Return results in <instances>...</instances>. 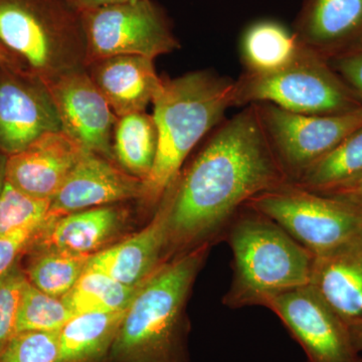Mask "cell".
<instances>
[{
	"instance_id": "8fae6325",
	"label": "cell",
	"mask_w": 362,
	"mask_h": 362,
	"mask_svg": "<svg viewBox=\"0 0 362 362\" xmlns=\"http://www.w3.org/2000/svg\"><path fill=\"white\" fill-rule=\"evenodd\" d=\"M62 128L88 151L112 160L114 128L118 117L90 78L87 69L47 83Z\"/></svg>"
},
{
	"instance_id": "52a82bcc",
	"label": "cell",
	"mask_w": 362,
	"mask_h": 362,
	"mask_svg": "<svg viewBox=\"0 0 362 362\" xmlns=\"http://www.w3.org/2000/svg\"><path fill=\"white\" fill-rule=\"evenodd\" d=\"M246 206L275 221L314 256L362 233L361 206L290 182L256 195Z\"/></svg>"
},
{
	"instance_id": "1f68e13d",
	"label": "cell",
	"mask_w": 362,
	"mask_h": 362,
	"mask_svg": "<svg viewBox=\"0 0 362 362\" xmlns=\"http://www.w3.org/2000/svg\"><path fill=\"white\" fill-rule=\"evenodd\" d=\"M328 197L345 199V201H349L362 207V177L354 185H352L351 187L345 188V189L337 192V194L328 195Z\"/></svg>"
},
{
	"instance_id": "603a6c76",
	"label": "cell",
	"mask_w": 362,
	"mask_h": 362,
	"mask_svg": "<svg viewBox=\"0 0 362 362\" xmlns=\"http://www.w3.org/2000/svg\"><path fill=\"white\" fill-rule=\"evenodd\" d=\"M158 133L153 116L145 112L117 119L113 135V154L126 173L146 180L156 160Z\"/></svg>"
},
{
	"instance_id": "4dcf8cb0",
	"label": "cell",
	"mask_w": 362,
	"mask_h": 362,
	"mask_svg": "<svg viewBox=\"0 0 362 362\" xmlns=\"http://www.w3.org/2000/svg\"><path fill=\"white\" fill-rule=\"evenodd\" d=\"M37 233L35 230H20L0 238V277L20 259Z\"/></svg>"
},
{
	"instance_id": "ba28073f",
	"label": "cell",
	"mask_w": 362,
	"mask_h": 362,
	"mask_svg": "<svg viewBox=\"0 0 362 362\" xmlns=\"http://www.w3.org/2000/svg\"><path fill=\"white\" fill-rule=\"evenodd\" d=\"M82 16L87 66L117 56L154 59L180 47L168 16L152 0L86 9Z\"/></svg>"
},
{
	"instance_id": "7c38bea8",
	"label": "cell",
	"mask_w": 362,
	"mask_h": 362,
	"mask_svg": "<svg viewBox=\"0 0 362 362\" xmlns=\"http://www.w3.org/2000/svg\"><path fill=\"white\" fill-rule=\"evenodd\" d=\"M62 130L56 104L45 82L30 74L0 77V152L13 156L42 136Z\"/></svg>"
},
{
	"instance_id": "ffe728a7",
	"label": "cell",
	"mask_w": 362,
	"mask_h": 362,
	"mask_svg": "<svg viewBox=\"0 0 362 362\" xmlns=\"http://www.w3.org/2000/svg\"><path fill=\"white\" fill-rule=\"evenodd\" d=\"M126 311L78 314L59 330L54 362H106Z\"/></svg>"
},
{
	"instance_id": "f546056e",
	"label": "cell",
	"mask_w": 362,
	"mask_h": 362,
	"mask_svg": "<svg viewBox=\"0 0 362 362\" xmlns=\"http://www.w3.org/2000/svg\"><path fill=\"white\" fill-rule=\"evenodd\" d=\"M327 59L331 68L362 100V44Z\"/></svg>"
},
{
	"instance_id": "d6986e66",
	"label": "cell",
	"mask_w": 362,
	"mask_h": 362,
	"mask_svg": "<svg viewBox=\"0 0 362 362\" xmlns=\"http://www.w3.org/2000/svg\"><path fill=\"white\" fill-rule=\"evenodd\" d=\"M120 221V211L109 206L69 214L45 223L26 250L54 247L92 256L113 237Z\"/></svg>"
},
{
	"instance_id": "f1b7e54d",
	"label": "cell",
	"mask_w": 362,
	"mask_h": 362,
	"mask_svg": "<svg viewBox=\"0 0 362 362\" xmlns=\"http://www.w3.org/2000/svg\"><path fill=\"white\" fill-rule=\"evenodd\" d=\"M28 278L20 262L0 277V354L16 333L21 293Z\"/></svg>"
},
{
	"instance_id": "5b68a950",
	"label": "cell",
	"mask_w": 362,
	"mask_h": 362,
	"mask_svg": "<svg viewBox=\"0 0 362 362\" xmlns=\"http://www.w3.org/2000/svg\"><path fill=\"white\" fill-rule=\"evenodd\" d=\"M0 45L45 84L87 69L82 11L71 0H0Z\"/></svg>"
},
{
	"instance_id": "3957f363",
	"label": "cell",
	"mask_w": 362,
	"mask_h": 362,
	"mask_svg": "<svg viewBox=\"0 0 362 362\" xmlns=\"http://www.w3.org/2000/svg\"><path fill=\"white\" fill-rule=\"evenodd\" d=\"M209 246L162 264L140 286L106 362H187L185 305Z\"/></svg>"
},
{
	"instance_id": "cb8c5ba5",
	"label": "cell",
	"mask_w": 362,
	"mask_h": 362,
	"mask_svg": "<svg viewBox=\"0 0 362 362\" xmlns=\"http://www.w3.org/2000/svg\"><path fill=\"white\" fill-rule=\"evenodd\" d=\"M139 287L124 285L103 272L87 268L71 291L62 299L75 315L125 311L132 303Z\"/></svg>"
},
{
	"instance_id": "836d02e7",
	"label": "cell",
	"mask_w": 362,
	"mask_h": 362,
	"mask_svg": "<svg viewBox=\"0 0 362 362\" xmlns=\"http://www.w3.org/2000/svg\"><path fill=\"white\" fill-rule=\"evenodd\" d=\"M349 329L356 349L359 352H362V321L361 322L350 324Z\"/></svg>"
},
{
	"instance_id": "4fadbf2b",
	"label": "cell",
	"mask_w": 362,
	"mask_h": 362,
	"mask_svg": "<svg viewBox=\"0 0 362 362\" xmlns=\"http://www.w3.org/2000/svg\"><path fill=\"white\" fill-rule=\"evenodd\" d=\"M142 185L139 178L87 150L52 199L49 221L76 211L141 197Z\"/></svg>"
},
{
	"instance_id": "4316f807",
	"label": "cell",
	"mask_w": 362,
	"mask_h": 362,
	"mask_svg": "<svg viewBox=\"0 0 362 362\" xmlns=\"http://www.w3.org/2000/svg\"><path fill=\"white\" fill-rule=\"evenodd\" d=\"M75 316L62 298L40 291L28 280L21 293L16 333L59 331Z\"/></svg>"
},
{
	"instance_id": "d6a6232c",
	"label": "cell",
	"mask_w": 362,
	"mask_h": 362,
	"mask_svg": "<svg viewBox=\"0 0 362 362\" xmlns=\"http://www.w3.org/2000/svg\"><path fill=\"white\" fill-rule=\"evenodd\" d=\"M130 1H133V0H71V4L78 9H80L81 11Z\"/></svg>"
},
{
	"instance_id": "e0dca14e",
	"label": "cell",
	"mask_w": 362,
	"mask_h": 362,
	"mask_svg": "<svg viewBox=\"0 0 362 362\" xmlns=\"http://www.w3.org/2000/svg\"><path fill=\"white\" fill-rule=\"evenodd\" d=\"M89 75L117 117L145 112L153 101L162 78L154 59L117 56L93 62Z\"/></svg>"
},
{
	"instance_id": "9c48e42d",
	"label": "cell",
	"mask_w": 362,
	"mask_h": 362,
	"mask_svg": "<svg viewBox=\"0 0 362 362\" xmlns=\"http://www.w3.org/2000/svg\"><path fill=\"white\" fill-rule=\"evenodd\" d=\"M279 165L290 183L362 126V107L346 113L308 115L271 103L252 104Z\"/></svg>"
},
{
	"instance_id": "5bb4252c",
	"label": "cell",
	"mask_w": 362,
	"mask_h": 362,
	"mask_svg": "<svg viewBox=\"0 0 362 362\" xmlns=\"http://www.w3.org/2000/svg\"><path fill=\"white\" fill-rule=\"evenodd\" d=\"M86 151L63 130L47 133L7 156L6 180L26 194L52 201Z\"/></svg>"
},
{
	"instance_id": "44dd1931",
	"label": "cell",
	"mask_w": 362,
	"mask_h": 362,
	"mask_svg": "<svg viewBox=\"0 0 362 362\" xmlns=\"http://www.w3.org/2000/svg\"><path fill=\"white\" fill-rule=\"evenodd\" d=\"M303 45L294 32L275 21H259L244 33L240 58L250 75H269L295 61Z\"/></svg>"
},
{
	"instance_id": "30bf717a",
	"label": "cell",
	"mask_w": 362,
	"mask_h": 362,
	"mask_svg": "<svg viewBox=\"0 0 362 362\" xmlns=\"http://www.w3.org/2000/svg\"><path fill=\"white\" fill-rule=\"evenodd\" d=\"M266 308L280 318L309 362H362L349 324L310 285L273 298Z\"/></svg>"
},
{
	"instance_id": "e575fe53",
	"label": "cell",
	"mask_w": 362,
	"mask_h": 362,
	"mask_svg": "<svg viewBox=\"0 0 362 362\" xmlns=\"http://www.w3.org/2000/svg\"><path fill=\"white\" fill-rule=\"evenodd\" d=\"M7 156L0 152V192L6 182V169Z\"/></svg>"
},
{
	"instance_id": "9a60e30c",
	"label": "cell",
	"mask_w": 362,
	"mask_h": 362,
	"mask_svg": "<svg viewBox=\"0 0 362 362\" xmlns=\"http://www.w3.org/2000/svg\"><path fill=\"white\" fill-rule=\"evenodd\" d=\"M326 59L362 44V0H304L294 30Z\"/></svg>"
},
{
	"instance_id": "83f0119b",
	"label": "cell",
	"mask_w": 362,
	"mask_h": 362,
	"mask_svg": "<svg viewBox=\"0 0 362 362\" xmlns=\"http://www.w3.org/2000/svg\"><path fill=\"white\" fill-rule=\"evenodd\" d=\"M59 332L23 331L0 354V362H54L58 354Z\"/></svg>"
},
{
	"instance_id": "484cf974",
	"label": "cell",
	"mask_w": 362,
	"mask_h": 362,
	"mask_svg": "<svg viewBox=\"0 0 362 362\" xmlns=\"http://www.w3.org/2000/svg\"><path fill=\"white\" fill-rule=\"evenodd\" d=\"M51 204V199L26 194L6 180L0 192V238L20 230L39 233L49 221Z\"/></svg>"
},
{
	"instance_id": "d590c367",
	"label": "cell",
	"mask_w": 362,
	"mask_h": 362,
	"mask_svg": "<svg viewBox=\"0 0 362 362\" xmlns=\"http://www.w3.org/2000/svg\"><path fill=\"white\" fill-rule=\"evenodd\" d=\"M13 59L9 56L8 52L0 45V66H11L13 64ZM14 64V63H13Z\"/></svg>"
},
{
	"instance_id": "6da1fadb",
	"label": "cell",
	"mask_w": 362,
	"mask_h": 362,
	"mask_svg": "<svg viewBox=\"0 0 362 362\" xmlns=\"http://www.w3.org/2000/svg\"><path fill=\"white\" fill-rule=\"evenodd\" d=\"M288 182L254 106L245 107L216 128L162 199L165 252L209 245L250 199Z\"/></svg>"
},
{
	"instance_id": "ac0fdd59",
	"label": "cell",
	"mask_w": 362,
	"mask_h": 362,
	"mask_svg": "<svg viewBox=\"0 0 362 362\" xmlns=\"http://www.w3.org/2000/svg\"><path fill=\"white\" fill-rule=\"evenodd\" d=\"M166 242L168 216L160 204L146 228L120 244L92 255L87 268L103 272L124 285L139 287L162 265Z\"/></svg>"
},
{
	"instance_id": "d4e9b609",
	"label": "cell",
	"mask_w": 362,
	"mask_h": 362,
	"mask_svg": "<svg viewBox=\"0 0 362 362\" xmlns=\"http://www.w3.org/2000/svg\"><path fill=\"white\" fill-rule=\"evenodd\" d=\"M25 270L26 278L40 291L63 298L87 269L90 256L54 247H37Z\"/></svg>"
},
{
	"instance_id": "7a4b0ae2",
	"label": "cell",
	"mask_w": 362,
	"mask_h": 362,
	"mask_svg": "<svg viewBox=\"0 0 362 362\" xmlns=\"http://www.w3.org/2000/svg\"><path fill=\"white\" fill-rule=\"evenodd\" d=\"M233 87L235 81L207 71L162 78L152 101L158 133L156 160L140 199L151 204L162 201L192 150L233 107Z\"/></svg>"
},
{
	"instance_id": "2e32d148",
	"label": "cell",
	"mask_w": 362,
	"mask_h": 362,
	"mask_svg": "<svg viewBox=\"0 0 362 362\" xmlns=\"http://www.w3.org/2000/svg\"><path fill=\"white\" fill-rule=\"evenodd\" d=\"M309 285L342 320L362 321V233L315 256Z\"/></svg>"
},
{
	"instance_id": "8992f818",
	"label": "cell",
	"mask_w": 362,
	"mask_h": 362,
	"mask_svg": "<svg viewBox=\"0 0 362 362\" xmlns=\"http://www.w3.org/2000/svg\"><path fill=\"white\" fill-rule=\"evenodd\" d=\"M271 103L308 115H332L361 108L359 97L331 68L328 59L302 47L289 66L269 75L244 73L233 87V107Z\"/></svg>"
},
{
	"instance_id": "277c9868",
	"label": "cell",
	"mask_w": 362,
	"mask_h": 362,
	"mask_svg": "<svg viewBox=\"0 0 362 362\" xmlns=\"http://www.w3.org/2000/svg\"><path fill=\"white\" fill-rule=\"evenodd\" d=\"M233 252L228 308L266 307L270 300L310 283L314 256L275 221L243 206L225 233Z\"/></svg>"
},
{
	"instance_id": "7402d4cb",
	"label": "cell",
	"mask_w": 362,
	"mask_h": 362,
	"mask_svg": "<svg viewBox=\"0 0 362 362\" xmlns=\"http://www.w3.org/2000/svg\"><path fill=\"white\" fill-rule=\"evenodd\" d=\"M362 177V126L350 133L293 185L323 195H333Z\"/></svg>"
}]
</instances>
